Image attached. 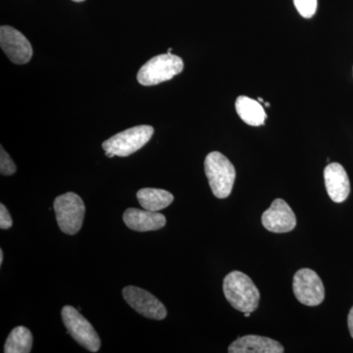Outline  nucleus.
Returning a JSON list of instances; mask_svg holds the SVG:
<instances>
[{
	"label": "nucleus",
	"instance_id": "nucleus-1",
	"mask_svg": "<svg viewBox=\"0 0 353 353\" xmlns=\"http://www.w3.org/2000/svg\"><path fill=\"white\" fill-rule=\"evenodd\" d=\"M223 290L227 301L236 310L252 313L259 307V290L252 279L243 272L233 271L228 274Z\"/></svg>",
	"mask_w": 353,
	"mask_h": 353
},
{
	"label": "nucleus",
	"instance_id": "nucleus-2",
	"mask_svg": "<svg viewBox=\"0 0 353 353\" xmlns=\"http://www.w3.org/2000/svg\"><path fill=\"white\" fill-rule=\"evenodd\" d=\"M204 169L213 194L218 199H227L236 179L234 165L222 153L213 152L206 157Z\"/></svg>",
	"mask_w": 353,
	"mask_h": 353
},
{
	"label": "nucleus",
	"instance_id": "nucleus-3",
	"mask_svg": "<svg viewBox=\"0 0 353 353\" xmlns=\"http://www.w3.org/2000/svg\"><path fill=\"white\" fill-rule=\"evenodd\" d=\"M154 134V129L148 125H141L116 134L102 143L105 155L126 157L145 146Z\"/></svg>",
	"mask_w": 353,
	"mask_h": 353
},
{
	"label": "nucleus",
	"instance_id": "nucleus-4",
	"mask_svg": "<svg viewBox=\"0 0 353 353\" xmlns=\"http://www.w3.org/2000/svg\"><path fill=\"white\" fill-rule=\"evenodd\" d=\"M183 70L182 58L167 52L152 58L141 69L139 83L143 85H155L171 80Z\"/></svg>",
	"mask_w": 353,
	"mask_h": 353
},
{
	"label": "nucleus",
	"instance_id": "nucleus-5",
	"mask_svg": "<svg viewBox=\"0 0 353 353\" xmlns=\"http://www.w3.org/2000/svg\"><path fill=\"white\" fill-rule=\"evenodd\" d=\"M55 214L58 226L63 233L76 234L83 226L85 208L83 199L74 192H67L55 199Z\"/></svg>",
	"mask_w": 353,
	"mask_h": 353
},
{
	"label": "nucleus",
	"instance_id": "nucleus-6",
	"mask_svg": "<svg viewBox=\"0 0 353 353\" xmlns=\"http://www.w3.org/2000/svg\"><path fill=\"white\" fill-rule=\"evenodd\" d=\"M62 320L67 331L79 343L90 352H99L101 339L90 322L76 308L66 305L62 308Z\"/></svg>",
	"mask_w": 353,
	"mask_h": 353
},
{
	"label": "nucleus",
	"instance_id": "nucleus-7",
	"mask_svg": "<svg viewBox=\"0 0 353 353\" xmlns=\"http://www.w3.org/2000/svg\"><path fill=\"white\" fill-rule=\"evenodd\" d=\"M292 289L297 301L304 305L317 306L324 301V285L317 273L311 269L304 268L296 272Z\"/></svg>",
	"mask_w": 353,
	"mask_h": 353
},
{
	"label": "nucleus",
	"instance_id": "nucleus-8",
	"mask_svg": "<svg viewBox=\"0 0 353 353\" xmlns=\"http://www.w3.org/2000/svg\"><path fill=\"white\" fill-rule=\"evenodd\" d=\"M123 296L132 309L148 319L163 320L167 316L164 304L145 290L129 285L123 290Z\"/></svg>",
	"mask_w": 353,
	"mask_h": 353
},
{
	"label": "nucleus",
	"instance_id": "nucleus-9",
	"mask_svg": "<svg viewBox=\"0 0 353 353\" xmlns=\"http://www.w3.org/2000/svg\"><path fill=\"white\" fill-rule=\"evenodd\" d=\"M0 46L13 63H28L32 57V48L24 34L10 26L0 28Z\"/></svg>",
	"mask_w": 353,
	"mask_h": 353
},
{
	"label": "nucleus",
	"instance_id": "nucleus-10",
	"mask_svg": "<svg viewBox=\"0 0 353 353\" xmlns=\"http://www.w3.org/2000/svg\"><path fill=\"white\" fill-rule=\"evenodd\" d=\"M262 225L272 233H289L296 226V214L284 199H277L262 215Z\"/></svg>",
	"mask_w": 353,
	"mask_h": 353
},
{
	"label": "nucleus",
	"instance_id": "nucleus-11",
	"mask_svg": "<svg viewBox=\"0 0 353 353\" xmlns=\"http://www.w3.org/2000/svg\"><path fill=\"white\" fill-rule=\"evenodd\" d=\"M325 185L332 201L341 203L347 199L350 182L347 171L340 163H331L324 170Z\"/></svg>",
	"mask_w": 353,
	"mask_h": 353
},
{
	"label": "nucleus",
	"instance_id": "nucleus-12",
	"mask_svg": "<svg viewBox=\"0 0 353 353\" xmlns=\"http://www.w3.org/2000/svg\"><path fill=\"white\" fill-rule=\"evenodd\" d=\"M128 228L137 232L157 231L166 225V218L155 211L141 210L138 208H128L123 216Z\"/></svg>",
	"mask_w": 353,
	"mask_h": 353
},
{
	"label": "nucleus",
	"instance_id": "nucleus-13",
	"mask_svg": "<svg viewBox=\"0 0 353 353\" xmlns=\"http://www.w3.org/2000/svg\"><path fill=\"white\" fill-rule=\"evenodd\" d=\"M230 353H283L284 347L279 341L266 336H241L229 347Z\"/></svg>",
	"mask_w": 353,
	"mask_h": 353
},
{
	"label": "nucleus",
	"instance_id": "nucleus-14",
	"mask_svg": "<svg viewBox=\"0 0 353 353\" xmlns=\"http://www.w3.org/2000/svg\"><path fill=\"white\" fill-rule=\"evenodd\" d=\"M236 110L241 119L250 126H261L267 118V114L261 103L245 95H241L236 99Z\"/></svg>",
	"mask_w": 353,
	"mask_h": 353
},
{
	"label": "nucleus",
	"instance_id": "nucleus-15",
	"mask_svg": "<svg viewBox=\"0 0 353 353\" xmlns=\"http://www.w3.org/2000/svg\"><path fill=\"white\" fill-rule=\"evenodd\" d=\"M137 197L143 208L155 212L168 208L174 201L173 194L167 190L150 188L139 190L137 192Z\"/></svg>",
	"mask_w": 353,
	"mask_h": 353
},
{
	"label": "nucleus",
	"instance_id": "nucleus-16",
	"mask_svg": "<svg viewBox=\"0 0 353 353\" xmlns=\"http://www.w3.org/2000/svg\"><path fill=\"white\" fill-rule=\"evenodd\" d=\"M32 347V334L26 327H16L7 338L4 352L29 353Z\"/></svg>",
	"mask_w": 353,
	"mask_h": 353
},
{
	"label": "nucleus",
	"instance_id": "nucleus-17",
	"mask_svg": "<svg viewBox=\"0 0 353 353\" xmlns=\"http://www.w3.org/2000/svg\"><path fill=\"white\" fill-rule=\"evenodd\" d=\"M297 11L304 18H311L317 10V0H294Z\"/></svg>",
	"mask_w": 353,
	"mask_h": 353
},
{
	"label": "nucleus",
	"instance_id": "nucleus-18",
	"mask_svg": "<svg viewBox=\"0 0 353 353\" xmlns=\"http://www.w3.org/2000/svg\"><path fill=\"white\" fill-rule=\"evenodd\" d=\"M16 165L13 160L9 157L8 153L4 150L1 146V153H0V173L3 176L13 175L16 172Z\"/></svg>",
	"mask_w": 353,
	"mask_h": 353
},
{
	"label": "nucleus",
	"instance_id": "nucleus-19",
	"mask_svg": "<svg viewBox=\"0 0 353 353\" xmlns=\"http://www.w3.org/2000/svg\"><path fill=\"white\" fill-rule=\"evenodd\" d=\"M13 221L10 213L8 212L4 204H0V228L2 230H8L12 227Z\"/></svg>",
	"mask_w": 353,
	"mask_h": 353
},
{
	"label": "nucleus",
	"instance_id": "nucleus-20",
	"mask_svg": "<svg viewBox=\"0 0 353 353\" xmlns=\"http://www.w3.org/2000/svg\"><path fill=\"white\" fill-rule=\"evenodd\" d=\"M348 329H350V334L353 338V307L350 309V314L347 318Z\"/></svg>",
	"mask_w": 353,
	"mask_h": 353
},
{
	"label": "nucleus",
	"instance_id": "nucleus-21",
	"mask_svg": "<svg viewBox=\"0 0 353 353\" xmlns=\"http://www.w3.org/2000/svg\"><path fill=\"white\" fill-rule=\"evenodd\" d=\"M3 252H2V250H0V265H2L3 263Z\"/></svg>",
	"mask_w": 353,
	"mask_h": 353
},
{
	"label": "nucleus",
	"instance_id": "nucleus-22",
	"mask_svg": "<svg viewBox=\"0 0 353 353\" xmlns=\"http://www.w3.org/2000/svg\"><path fill=\"white\" fill-rule=\"evenodd\" d=\"M270 106V104H269V102H265V108H269Z\"/></svg>",
	"mask_w": 353,
	"mask_h": 353
},
{
	"label": "nucleus",
	"instance_id": "nucleus-23",
	"mask_svg": "<svg viewBox=\"0 0 353 353\" xmlns=\"http://www.w3.org/2000/svg\"><path fill=\"white\" fill-rule=\"evenodd\" d=\"M73 1L82 2V1H85V0H73Z\"/></svg>",
	"mask_w": 353,
	"mask_h": 353
},
{
	"label": "nucleus",
	"instance_id": "nucleus-24",
	"mask_svg": "<svg viewBox=\"0 0 353 353\" xmlns=\"http://www.w3.org/2000/svg\"><path fill=\"white\" fill-rule=\"evenodd\" d=\"M168 53H172V48H169Z\"/></svg>",
	"mask_w": 353,
	"mask_h": 353
}]
</instances>
